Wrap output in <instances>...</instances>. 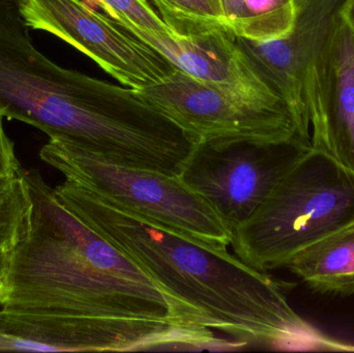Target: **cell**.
<instances>
[{
	"instance_id": "obj_1",
	"label": "cell",
	"mask_w": 354,
	"mask_h": 353,
	"mask_svg": "<svg viewBox=\"0 0 354 353\" xmlns=\"http://www.w3.org/2000/svg\"><path fill=\"white\" fill-rule=\"evenodd\" d=\"M58 200L128 257L167 296L210 330L243 346L310 352H354L299 316L285 296L287 285L216 248L127 211L66 180Z\"/></svg>"
},
{
	"instance_id": "obj_2",
	"label": "cell",
	"mask_w": 354,
	"mask_h": 353,
	"mask_svg": "<svg viewBox=\"0 0 354 353\" xmlns=\"http://www.w3.org/2000/svg\"><path fill=\"white\" fill-rule=\"evenodd\" d=\"M28 225L8 255L0 310L115 323H166L212 334L187 307L68 211L37 170Z\"/></svg>"
},
{
	"instance_id": "obj_3",
	"label": "cell",
	"mask_w": 354,
	"mask_h": 353,
	"mask_svg": "<svg viewBox=\"0 0 354 353\" xmlns=\"http://www.w3.org/2000/svg\"><path fill=\"white\" fill-rule=\"evenodd\" d=\"M354 225V171L312 149L266 202L232 231L233 252L260 271Z\"/></svg>"
},
{
	"instance_id": "obj_4",
	"label": "cell",
	"mask_w": 354,
	"mask_h": 353,
	"mask_svg": "<svg viewBox=\"0 0 354 353\" xmlns=\"http://www.w3.org/2000/svg\"><path fill=\"white\" fill-rule=\"evenodd\" d=\"M39 157L66 180L127 211L216 248L231 245L232 230L179 175L115 163L60 139H50Z\"/></svg>"
},
{
	"instance_id": "obj_5",
	"label": "cell",
	"mask_w": 354,
	"mask_h": 353,
	"mask_svg": "<svg viewBox=\"0 0 354 353\" xmlns=\"http://www.w3.org/2000/svg\"><path fill=\"white\" fill-rule=\"evenodd\" d=\"M305 139L200 141L179 178L231 230L247 221L311 149Z\"/></svg>"
},
{
	"instance_id": "obj_6",
	"label": "cell",
	"mask_w": 354,
	"mask_h": 353,
	"mask_svg": "<svg viewBox=\"0 0 354 353\" xmlns=\"http://www.w3.org/2000/svg\"><path fill=\"white\" fill-rule=\"evenodd\" d=\"M136 93L200 141L305 139L288 109L258 107L176 70L162 82Z\"/></svg>"
},
{
	"instance_id": "obj_7",
	"label": "cell",
	"mask_w": 354,
	"mask_h": 353,
	"mask_svg": "<svg viewBox=\"0 0 354 353\" xmlns=\"http://www.w3.org/2000/svg\"><path fill=\"white\" fill-rule=\"evenodd\" d=\"M29 28L47 31L76 48L124 86L141 90L176 66L157 50L82 0H16Z\"/></svg>"
},
{
	"instance_id": "obj_8",
	"label": "cell",
	"mask_w": 354,
	"mask_h": 353,
	"mask_svg": "<svg viewBox=\"0 0 354 353\" xmlns=\"http://www.w3.org/2000/svg\"><path fill=\"white\" fill-rule=\"evenodd\" d=\"M205 336L166 323H115L0 310V352H140L200 348Z\"/></svg>"
},
{
	"instance_id": "obj_9",
	"label": "cell",
	"mask_w": 354,
	"mask_h": 353,
	"mask_svg": "<svg viewBox=\"0 0 354 353\" xmlns=\"http://www.w3.org/2000/svg\"><path fill=\"white\" fill-rule=\"evenodd\" d=\"M113 21L189 76L251 105L292 112L284 97L256 70L230 30L216 28L171 37L128 20Z\"/></svg>"
},
{
	"instance_id": "obj_10",
	"label": "cell",
	"mask_w": 354,
	"mask_h": 353,
	"mask_svg": "<svg viewBox=\"0 0 354 353\" xmlns=\"http://www.w3.org/2000/svg\"><path fill=\"white\" fill-rule=\"evenodd\" d=\"M305 95L312 146L354 171V29L343 15L309 64Z\"/></svg>"
},
{
	"instance_id": "obj_11",
	"label": "cell",
	"mask_w": 354,
	"mask_h": 353,
	"mask_svg": "<svg viewBox=\"0 0 354 353\" xmlns=\"http://www.w3.org/2000/svg\"><path fill=\"white\" fill-rule=\"evenodd\" d=\"M351 0H297V19L290 35L274 41L237 39L257 72L276 88L299 117L308 113L305 79L335 21Z\"/></svg>"
},
{
	"instance_id": "obj_12",
	"label": "cell",
	"mask_w": 354,
	"mask_h": 353,
	"mask_svg": "<svg viewBox=\"0 0 354 353\" xmlns=\"http://www.w3.org/2000/svg\"><path fill=\"white\" fill-rule=\"evenodd\" d=\"M316 292L354 294V225L307 247L286 265Z\"/></svg>"
},
{
	"instance_id": "obj_13",
	"label": "cell",
	"mask_w": 354,
	"mask_h": 353,
	"mask_svg": "<svg viewBox=\"0 0 354 353\" xmlns=\"http://www.w3.org/2000/svg\"><path fill=\"white\" fill-rule=\"evenodd\" d=\"M221 3L236 37L262 43L284 39L295 28V0H221Z\"/></svg>"
},
{
	"instance_id": "obj_14",
	"label": "cell",
	"mask_w": 354,
	"mask_h": 353,
	"mask_svg": "<svg viewBox=\"0 0 354 353\" xmlns=\"http://www.w3.org/2000/svg\"><path fill=\"white\" fill-rule=\"evenodd\" d=\"M151 1L161 12L164 22L176 35H197L216 28L230 30L221 0Z\"/></svg>"
},
{
	"instance_id": "obj_15",
	"label": "cell",
	"mask_w": 354,
	"mask_h": 353,
	"mask_svg": "<svg viewBox=\"0 0 354 353\" xmlns=\"http://www.w3.org/2000/svg\"><path fill=\"white\" fill-rule=\"evenodd\" d=\"M0 180V252L10 253L28 225L32 201L22 171Z\"/></svg>"
},
{
	"instance_id": "obj_16",
	"label": "cell",
	"mask_w": 354,
	"mask_h": 353,
	"mask_svg": "<svg viewBox=\"0 0 354 353\" xmlns=\"http://www.w3.org/2000/svg\"><path fill=\"white\" fill-rule=\"evenodd\" d=\"M103 8L113 20H128L141 28L165 33L176 37V33L164 22L163 19L147 3V0H85Z\"/></svg>"
},
{
	"instance_id": "obj_17",
	"label": "cell",
	"mask_w": 354,
	"mask_h": 353,
	"mask_svg": "<svg viewBox=\"0 0 354 353\" xmlns=\"http://www.w3.org/2000/svg\"><path fill=\"white\" fill-rule=\"evenodd\" d=\"M3 117V114L0 111V180L15 175L21 168L15 153L14 143L4 132L2 124Z\"/></svg>"
},
{
	"instance_id": "obj_18",
	"label": "cell",
	"mask_w": 354,
	"mask_h": 353,
	"mask_svg": "<svg viewBox=\"0 0 354 353\" xmlns=\"http://www.w3.org/2000/svg\"><path fill=\"white\" fill-rule=\"evenodd\" d=\"M342 15L345 20H346L347 22L349 23V25L354 29V0H351V2H349L347 8H345Z\"/></svg>"
},
{
	"instance_id": "obj_19",
	"label": "cell",
	"mask_w": 354,
	"mask_h": 353,
	"mask_svg": "<svg viewBox=\"0 0 354 353\" xmlns=\"http://www.w3.org/2000/svg\"><path fill=\"white\" fill-rule=\"evenodd\" d=\"M8 253L0 252V280L3 282L6 277V267H8Z\"/></svg>"
},
{
	"instance_id": "obj_20",
	"label": "cell",
	"mask_w": 354,
	"mask_h": 353,
	"mask_svg": "<svg viewBox=\"0 0 354 353\" xmlns=\"http://www.w3.org/2000/svg\"><path fill=\"white\" fill-rule=\"evenodd\" d=\"M4 292V284L3 282L0 280V303H1L2 296H3Z\"/></svg>"
},
{
	"instance_id": "obj_21",
	"label": "cell",
	"mask_w": 354,
	"mask_h": 353,
	"mask_svg": "<svg viewBox=\"0 0 354 353\" xmlns=\"http://www.w3.org/2000/svg\"><path fill=\"white\" fill-rule=\"evenodd\" d=\"M297 0H295V3H297Z\"/></svg>"
}]
</instances>
